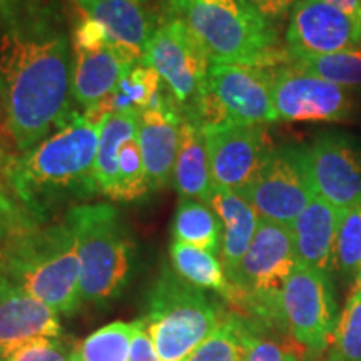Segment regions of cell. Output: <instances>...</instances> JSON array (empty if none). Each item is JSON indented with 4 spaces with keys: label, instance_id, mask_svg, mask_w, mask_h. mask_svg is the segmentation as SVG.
I'll return each mask as SVG.
<instances>
[{
    "label": "cell",
    "instance_id": "1",
    "mask_svg": "<svg viewBox=\"0 0 361 361\" xmlns=\"http://www.w3.org/2000/svg\"><path fill=\"white\" fill-rule=\"evenodd\" d=\"M0 117L19 151L69 114V39L45 7L0 0Z\"/></svg>",
    "mask_w": 361,
    "mask_h": 361
},
{
    "label": "cell",
    "instance_id": "2",
    "mask_svg": "<svg viewBox=\"0 0 361 361\" xmlns=\"http://www.w3.org/2000/svg\"><path fill=\"white\" fill-rule=\"evenodd\" d=\"M101 128L71 111L47 137L6 161L4 178L8 189L40 224L47 223L59 207L99 194L94 164Z\"/></svg>",
    "mask_w": 361,
    "mask_h": 361
},
{
    "label": "cell",
    "instance_id": "3",
    "mask_svg": "<svg viewBox=\"0 0 361 361\" xmlns=\"http://www.w3.org/2000/svg\"><path fill=\"white\" fill-rule=\"evenodd\" d=\"M183 16L209 64L259 69L290 64L271 22L247 0H192Z\"/></svg>",
    "mask_w": 361,
    "mask_h": 361
},
{
    "label": "cell",
    "instance_id": "4",
    "mask_svg": "<svg viewBox=\"0 0 361 361\" xmlns=\"http://www.w3.org/2000/svg\"><path fill=\"white\" fill-rule=\"evenodd\" d=\"M64 221L78 238L80 298L107 305L133 279L137 250L123 214L107 202L72 206Z\"/></svg>",
    "mask_w": 361,
    "mask_h": 361
},
{
    "label": "cell",
    "instance_id": "5",
    "mask_svg": "<svg viewBox=\"0 0 361 361\" xmlns=\"http://www.w3.org/2000/svg\"><path fill=\"white\" fill-rule=\"evenodd\" d=\"M6 276L27 295L57 314L79 310L80 261L78 238L71 226H39L7 246Z\"/></svg>",
    "mask_w": 361,
    "mask_h": 361
},
{
    "label": "cell",
    "instance_id": "6",
    "mask_svg": "<svg viewBox=\"0 0 361 361\" xmlns=\"http://www.w3.org/2000/svg\"><path fill=\"white\" fill-rule=\"evenodd\" d=\"M223 313L201 288L164 268L146 300L139 318L162 361H184L219 326Z\"/></svg>",
    "mask_w": 361,
    "mask_h": 361
},
{
    "label": "cell",
    "instance_id": "7",
    "mask_svg": "<svg viewBox=\"0 0 361 361\" xmlns=\"http://www.w3.org/2000/svg\"><path fill=\"white\" fill-rule=\"evenodd\" d=\"M271 71L259 67L209 64L206 87L196 109L184 119L201 126L224 123L266 124L278 121L271 92Z\"/></svg>",
    "mask_w": 361,
    "mask_h": 361
},
{
    "label": "cell",
    "instance_id": "8",
    "mask_svg": "<svg viewBox=\"0 0 361 361\" xmlns=\"http://www.w3.org/2000/svg\"><path fill=\"white\" fill-rule=\"evenodd\" d=\"M141 64L159 74L183 117L191 116L204 92L209 61L184 19H171L156 27Z\"/></svg>",
    "mask_w": 361,
    "mask_h": 361
},
{
    "label": "cell",
    "instance_id": "9",
    "mask_svg": "<svg viewBox=\"0 0 361 361\" xmlns=\"http://www.w3.org/2000/svg\"><path fill=\"white\" fill-rule=\"evenodd\" d=\"M259 218L290 226L316 197L306 151L298 147L271 149L251 183L238 192Z\"/></svg>",
    "mask_w": 361,
    "mask_h": 361
},
{
    "label": "cell",
    "instance_id": "10",
    "mask_svg": "<svg viewBox=\"0 0 361 361\" xmlns=\"http://www.w3.org/2000/svg\"><path fill=\"white\" fill-rule=\"evenodd\" d=\"M281 301L293 338L311 353H323L338 324L329 274L298 264L284 283Z\"/></svg>",
    "mask_w": 361,
    "mask_h": 361
},
{
    "label": "cell",
    "instance_id": "11",
    "mask_svg": "<svg viewBox=\"0 0 361 361\" xmlns=\"http://www.w3.org/2000/svg\"><path fill=\"white\" fill-rule=\"evenodd\" d=\"M271 92L278 119L346 123L355 102L345 87L303 72L291 64L271 71Z\"/></svg>",
    "mask_w": 361,
    "mask_h": 361
},
{
    "label": "cell",
    "instance_id": "12",
    "mask_svg": "<svg viewBox=\"0 0 361 361\" xmlns=\"http://www.w3.org/2000/svg\"><path fill=\"white\" fill-rule=\"evenodd\" d=\"M296 266L290 226L259 218L255 238L229 281L247 296L279 300L284 283Z\"/></svg>",
    "mask_w": 361,
    "mask_h": 361
},
{
    "label": "cell",
    "instance_id": "13",
    "mask_svg": "<svg viewBox=\"0 0 361 361\" xmlns=\"http://www.w3.org/2000/svg\"><path fill=\"white\" fill-rule=\"evenodd\" d=\"M213 186L241 192L258 173L269 146L263 124L224 123L202 128Z\"/></svg>",
    "mask_w": 361,
    "mask_h": 361
},
{
    "label": "cell",
    "instance_id": "14",
    "mask_svg": "<svg viewBox=\"0 0 361 361\" xmlns=\"http://www.w3.org/2000/svg\"><path fill=\"white\" fill-rule=\"evenodd\" d=\"M305 151L316 196L341 213L361 204V149L355 142L328 134Z\"/></svg>",
    "mask_w": 361,
    "mask_h": 361
},
{
    "label": "cell",
    "instance_id": "15",
    "mask_svg": "<svg viewBox=\"0 0 361 361\" xmlns=\"http://www.w3.org/2000/svg\"><path fill=\"white\" fill-rule=\"evenodd\" d=\"M290 61L353 51L361 45V27L324 0H300L286 30Z\"/></svg>",
    "mask_w": 361,
    "mask_h": 361
},
{
    "label": "cell",
    "instance_id": "16",
    "mask_svg": "<svg viewBox=\"0 0 361 361\" xmlns=\"http://www.w3.org/2000/svg\"><path fill=\"white\" fill-rule=\"evenodd\" d=\"M183 121V112L173 97H166L161 106L146 107L139 112L137 142L151 191L164 189L173 183Z\"/></svg>",
    "mask_w": 361,
    "mask_h": 361
},
{
    "label": "cell",
    "instance_id": "17",
    "mask_svg": "<svg viewBox=\"0 0 361 361\" xmlns=\"http://www.w3.org/2000/svg\"><path fill=\"white\" fill-rule=\"evenodd\" d=\"M57 313L0 274V360L34 338H61Z\"/></svg>",
    "mask_w": 361,
    "mask_h": 361
},
{
    "label": "cell",
    "instance_id": "18",
    "mask_svg": "<svg viewBox=\"0 0 361 361\" xmlns=\"http://www.w3.org/2000/svg\"><path fill=\"white\" fill-rule=\"evenodd\" d=\"M141 59L128 49L116 44L99 49H74L71 69V94L84 111L97 106L111 94Z\"/></svg>",
    "mask_w": 361,
    "mask_h": 361
},
{
    "label": "cell",
    "instance_id": "19",
    "mask_svg": "<svg viewBox=\"0 0 361 361\" xmlns=\"http://www.w3.org/2000/svg\"><path fill=\"white\" fill-rule=\"evenodd\" d=\"M341 211L316 196L291 224L298 264L331 273L336 266V241L343 219Z\"/></svg>",
    "mask_w": 361,
    "mask_h": 361
},
{
    "label": "cell",
    "instance_id": "20",
    "mask_svg": "<svg viewBox=\"0 0 361 361\" xmlns=\"http://www.w3.org/2000/svg\"><path fill=\"white\" fill-rule=\"evenodd\" d=\"M75 4L80 11L104 25L112 44L134 52L142 61L156 29L141 4L133 0H75Z\"/></svg>",
    "mask_w": 361,
    "mask_h": 361
},
{
    "label": "cell",
    "instance_id": "21",
    "mask_svg": "<svg viewBox=\"0 0 361 361\" xmlns=\"http://www.w3.org/2000/svg\"><path fill=\"white\" fill-rule=\"evenodd\" d=\"M211 209L223 226V246L221 259L228 279L236 273L239 263L245 258L256 229L259 216L245 197L229 189L214 188L209 201Z\"/></svg>",
    "mask_w": 361,
    "mask_h": 361
},
{
    "label": "cell",
    "instance_id": "22",
    "mask_svg": "<svg viewBox=\"0 0 361 361\" xmlns=\"http://www.w3.org/2000/svg\"><path fill=\"white\" fill-rule=\"evenodd\" d=\"M174 188L183 197H192L209 206L214 186L202 128L184 119L179 129V146L174 166Z\"/></svg>",
    "mask_w": 361,
    "mask_h": 361
},
{
    "label": "cell",
    "instance_id": "23",
    "mask_svg": "<svg viewBox=\"0 0 361 361\" xmlns=\"http://www.w3.org/2000/svg\"><path fill=\"white\" fill-rule=\"evenodd\" d=\"M139 112L123 111L107 116L99 134L96 164H94V179H96L99 194L112 200L119 174V152L126 139L137 134Z\"/></svg>",
    "mask_w": 361,
    "mask_h": 361
},
{
    "label": "cell",
    "instance_id": "24",
    "mask_svg": "<svg viewBox=\"0 0 361 361\" xmlns=\"http://www.w3.org/2000/svg\"><path fill=\"white\" fill-rule=\"evenodd\" d=\"M171 231L176 241L200 247L207 252L219 251L221 223L213 209L192 197H180L176 207Z\"/></svg>",
    "mask_w": 361,
    "mask_h": 361
},
{
    "label": "cell",
    "instance_id": "25",
    "mask_svg": "<svg viewBox=\"0 0 361 361\" xmlns=\"http://www.w3.org/2000/svg\"><path fill=\"white\" fill-rule=\"evenodd\" d=\"M171 261L176 273L192 286L214 290L223 298L231 291V281L213 252L174 241L171 245Z\"/></svg>",
    "mask_w": 361,
    "mask_h": 361
},
{
    "label": "cell",
    "instance_id": "26",
    "mask_svg": "<svg viewBox=\"0 0 361 361\" xmlns=\"http://www.w3.org/2000/svg\"><path fill=\"white\" fill-rule=\"evenodd\" d=\"M251 328L243 316L226 313L219 326L184 361H247Z\"/></svg>",
    "mask_w": 361,
    "mask_h": 361
},
{
    "label": "cell",
    "instance_id": "27",
    "mask_svg": "<svg viewBox=\"0 0 361 361\" xmlns=\"http://www.w3.org/2000/svg\"><path fill=\"white\" fill-rule=\"evenodd\" d=\"M290 64L340 87H361V49L324 54V56L296 57L291 59Z\"/></svg>",
    "mask_w": 361,
    "mask_h": 361
},
{
    "label": "cell",
    "instance_id": "28",
    "mask_svg": "<svg viewBox=\"0 0 361 361\" xmlns=\"http://www.w3.org/2000/svg\"><path fill=\"white\" fill-rule=\"evenodd\" d=\"M133 323L116 322L90 333L79 345L84 361H129Z\"/></svg>",
    "mask_w": 361,
    "mask_h": 361
},
{
    "label": "cell",
    "instance_id": "29",
    "mask_svg": "<svg viewBox=\"0 0 361 361\" xmlns=\"http://www.w3.org/2000/svg\"><path fill=\"white\" fill-rule=\"evenodd\" d=\"M151 191L144 166L142 152L137 142V134L126 139L119 152V174L112 200L116 201H137Z\"/></svg>",
    "mask_w": 361,
    "mask_h": 361
},
{
    "label": "cell",
    "instance_id": "30",
    "mask_svg": "<svg viewBox=\"0 0 361 361\" xmlns=\"http://www.w3.org/2000/svg\"><path fill=\"white\" fill-rule=\"evenodd\" d=\"M329 361H361V291L351 293L336 324Z\"/></svg>",
    "mask_w": 361,
    "mask_h": 361
},
{
    "label": "cell",
    "instance_id": "31",
    "mask_svg": "<svg viewBox=\"0 0 361 361\" xmlns=\"http://www.w3.org/2000/svg\"><path fill=\"white\" fill-rule=\"evenodd\" d=\"M336 266L346 278H358L361 269V204L343 214L336 241Z\"/></svg>",
    "mask_w": 361,
    "mask_h": 361
},
{
    "label": "cell",
    "instance_id": "32",
    "mask_svg": "<svg viewBox=\"0 0 361 361\" xmlns=\"http://www.w3.org/2000/svg\"><path fill=\"white\" fill-rule=\"evenodd\" d=\"M72 351L61 338H34L22 343L0 361H71Z\"/></svg>",
    "mask_w": 361,
    "mask_h": 361
},
{
    "label": "cell",
    "instance_id": "33",
    "mask_svg": "<svg viewBox=\"0 0 361 361\" xmlns=\"http://www.w3.org/2000/svg\"><path fill=\"white\" fill-rule=\"evenodd\" d=\"M293 345H298L295 338H291V340L288 341L278 343L276 340H273V338H268L261 335V333L252 331L251 328L247 361H286V356L290 353H296L298 350Z\"/></svg>",
    "mask_w": 361,
    "mask_h": 361
},
{
    "label": "cell",
    "instance_id": "34",
    "mask_svg": "<svg viewBox=\"0 0 361 361\" xmlns=\"http://www.w3.org/2000/svg\"><path fill=\"white\" fill-rule=\"evenodd\" d=\"M72 44L74 49H99L102 45L112 44V40L104 29L102 24L89 17L87 13L82 12V17L74 27V34H72Z\"/></svg>",
    "mask_w": 361,
    "mask_h": 361
},
{
    "label": "cell",
    "instance_id": "35",
    "mask_svg": "<svg viewBox=\"0 0 361 361\" xmlns=\"http://www.w3.org/2000/svg\"><path fill=\"white\" fill-rule=\"evenodd\" d=\"M133 343H130L129 361H162L154 343L144 328L141 319L133 322Z\"/></svg>",
    "mask_w": 361,
    "mask_h": 361
},
{
    "label": "cell",
    "instance_id": "36",
    "mask_svg": "<svg viewBox=\"0 0 361 361\" xmlns=\"http://www.w3.org/2000/svg\"><path fill=\"white\" fill-rule=\"evenodd\" d=\"M266 20H279L286 16L291 8L296 7L300 0H247Z\"/></svg>",
    "mask_w": 361,
    "mask_h": 361
},
{
    "label": "cell",
    "instance_id": "37",
    "mask_svg": "<svg viewBox=\"0 0 361 361\" xmlns=\"http://www.w3.org/2000/svg\"><path fill=\"white\" fill-rule=\"evenodd\" d=\"M329 6L340 8L361 27V0H324Z\"/></svg>",
    "mask_w": 361,
    "mask_h": 361
},
{
    "label": "cell",
    "instance_id": "38",
    "mask_svg": "<svg viewBox=\"0 0 361 361\" xmlns=\"http://www.w3.org/2000/svg\"><path fill=\"white\" fill-rule=\"evenodd\" d=\"M191 2L192 0H169V6L173 7L176 12H184V8H186Z\"/></svg>",
    "mask_w": 361,
    "mask_h": 361
},
{
    "label": "cell",
    "instance_id": "39",
    "mask_svg": "<svg viewBox=\"0 0 361 361\" xmlns=\"http://www.w3.org/2000/svg\"><path fill=\"white\" fill-rule=\"evenodd\" d=\"M7 261H8V255L6 247H0V274L6 273L7 268Z\"/></svg>",
    "mask_w": 361,
    "mask_h": 361
},
{
    "label": "cell",
    "instance_id": "40",
    "mask_svg": "<svg viewBox=\"0 0 361 361\" xmlns=\"http://www.w3.org/2000/svg\"><path fill=\"white\" fill-rule=\"evenodd\" d=\"M7 161V156H6V151H4V144H2V139H0V166L6 164Z\"/></svg>",
    "mask_w": 361,
    "mask_h": 361
},
{
    "label": "cell",
    "instance_id": "41",
    "mask_svg": "<svg viewBox=\"0 0 361 361\" xmlns=\"http://www.w3.org/2000/svg\"><path fill=\"white\" fill-rule=\"evenodd\" d=\"M71 361H84L82 358H80V355H79L78 348H75L74 351H72V355H71Z\"/></svg>",
    "mask_w": 361,
    "mask_h": 361
},
{
    "label": "cell",
    "instance_id": "42",
    "mask_svg": "<svg viewBox=\"0 0 361 361\" xmlns=\"http://www.w3.org/2000/svg\"><path fill=\"white\" fill-rule=\"evenodd\" d=\"M355 290H358V291H361V269H360V273H358V278H356V284H355Z\"/></svg>",
    "mask_w": 361,
    "mask_h": 361
},
{
    "label": "cell",
    "instance_id": "43",
    "mask_svg": "<svg viewBox=\"0 0 361 361\" xmlns=\"http://www.w3.org/2000/svg\"><path fill=\"white\" fill-rule=\"evenodd\" d=\"M286 361H298V358H296V353H290L286 356Z\"/></svg>",
    "mask_w": 361,
    "mask_h": 361
},
{
    "label": "cell",
    "instance_id": "44",
    "mask_svg": "<svg viewBox=\"0 0 361 361\" xmlns=\"http://www.w3.org/2000/svg\"><path fill=\"white\" fill-rule=\"evenodd\" d=\"M133 2H135V4H144V2H146V0H133Z\"/></svg>",
    "mask_w": 361,
    "mask_h": 361
}]
</instances>
